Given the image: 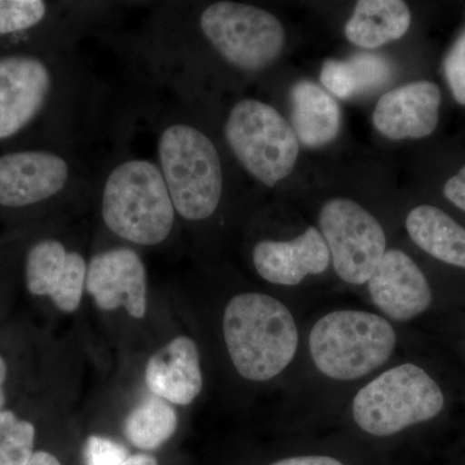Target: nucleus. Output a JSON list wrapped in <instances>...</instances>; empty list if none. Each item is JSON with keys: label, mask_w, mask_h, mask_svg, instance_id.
Segmentation results:
<instances>
[{"label": "nucleus", "mask_w": 465, "mask_h": 465, "mask_svg": "<svg viewBox=\"0 0 465 465\" xmlns=\"http://www.w3.org/2000/svg\"><path fill=\"white\" fill-rule=\"evenodd\" d=\"M223 330L232 365L247 381H271L292 362L298 351L292 313L265 293L234 296L226 305Z\"/></svg>", "instance_id": "1"}, {"label": "nucleus", "mask_w": 465, "mask_h": 465, "mask_svg": "<svg viewBox=\"0 0 465 465\" xmlns=\"http://www.w3.org/2000/svg\"><path fill=\"white\" fill-rule=\"evenodd\" d=\"M101 215L110 232L131 243L166 241L176 211L158 163L133 158L112 168L101 193Z\"/></svg>", "instance_id": "2"}, {"label": "nucleus", "mask_w": 465, "mask_h": 465, "mask_svg": "<svg viewBox=\"0 0 465 465\" xmlns=\"http://www.w3.org/2000/svg\"><path fill=\"white\" fill-rule=\"evenodd\" d=\"M157 154L176 215L188 222L213 216L224 191L222 159L213 140L194 125L173 122L159 134Z\"/></svg>", "instance_id": "3"}, {"label": "nucleus", "mask_w": 465, "mask_h": 465, "mask_svg": "<svg viewBox=\"0 0 465 465\" xmlns=\"http://www.w3.org/2000/svg\"><path fill=\"white\" fill-rule=\"evenodd\" d=\"M397 335L390 321L363 311H335L317 321L309 351L318 371L333 381H357L390 360Z\"/></svg>", "instance_id": "4"}, {"label": "nucleus", "mask_w": 465, "mask_h": 465, "mask_svg": "<svg viewBox=\"0 0 465 465\" xmlns=\"http://www.w3.org/2000/svg\"><path fill=\"white\" fill-rule=\"evenodd\" d=\"M445 396L421 367L403 363L366 384L353 400L351 414L363 432L390 437L436 418Z\"/></svg>", "instance_id": "5"}, {"label": "nucleus", "mask_w": 465, "mask_h": 465, "mask_svg": "<svg viewBox=\"0 0 465 465\" xmlns=\"http://www.w3.org/2000/svg\"><path fill=\"white\" fill-rule=\"evenodd\" d=\"M224 131L241 166L262 185L273 188L295 168L298 136L273 106L255 99L238 101L226 118Z\"/></svg>", "instance_id": "6"}, {"label": "nucleus", "mask_w": 465, "mask_h": 465, "mask_svg": "<svg viewBox=\"0 0 465 465\" xmlns=\"http://www.w3.org/2000/svg\"><path fill=\"white\" fill-rule=\"evenodd\" d=\"M200 29L229 65L259 72L273 64L286 45V30L271 12L235 2H216L203 9Z\"/></svg>", "instance_id": "7"}, {"label": "nucleus", "mask_w": 465, "mask_h": 465, "mask_svg": "<svg viewBox=\"0 0 465 465\" xmlns=\"http://www.w3.org/2000/svg\"><path fill=\"white\" fill-rule=\"evenodd\" d=\"M320 226L336 274L349 284L367 283L387 251L381 223L357 202L335 198L321 210Z\"/></svg>", "instance_id": "8"}, {"label": "nucleus", "mask_w": 465, "mask_h": 465, "mask_svg": "<svg viewBox=\"0 0 465 465\" xmlns=\"http://www.w3.org/2000/svg\"><path fill=\"white\" fill-rule=\"evenodd\" d=\"M72 167L61 155L43 150L0 157V206H33L60 194L72 180Z\"/></svg>", "instance_id": "9"}, {"label": "nucleus", "mask_w": 465, "mask_h": 465, "mask_svg": "<svg viewBox=\"0 0 465 465\" xmlns=\"http://www.w3.org/2000/svg\"><path fill=\"white\" fill-rule=\"evenodd\" d=\"M85 290L101 311L124 307L131 317L146 314V269L134 250L118 247L92 258Z\"/></svg>", "instance_id": "10"}, {"label": "nucleus", "mask_w": 465, "mask_h": 465, "mask_svg": "<svg viewBox=\"0 0 465 465\" xmlns=\"http://www.w3.org/2000/svg\"><path fill=\"white\" fill-rule=\"evenodd\" d=\"M442 90L436 82L419 79L388 91L376 104L372 122L391 140H420L439 128Z\"/></svg>", "instance_id": "11"}, {"label": "nucleus", "mask_w": 465, "mask_h": 465, "mask_svg": "<svg viewBox=\"0 0 465 465\" xmlns=\"http://www.w3.org/2000/svg\"><path fill=\"white\" fill-rule=\"evenodd\" d=\"M51 88L50 69L39 58H0V140L15 136L41 113Z\"/></svg>", "instance_id": "12"}, {"label": "nucleus", "mask_w": 465, "mask_h": 465, "mask_svg": "<svg viewBox=\"0 0 465 465\" xmlns=\"http://www.w3.org/2000/svg\"><path fill=\"white\" fill-rule=\"evenodd\" d=\"M367 287L376 307L397 322L414 320L432 304V289L424 272L401 250L385 251Z\"/></svg>", "instance_id": "13"}, {"label": "nucleus", "mask_w": 465, "mask_h": 465, "mask_svg": "<svg viewBox=\"0 0 465 465\" xmlns=\"http://www.w3.org/2000/svg\"><path fill=\"white\" fill-rule=\"evenodd\" d=\"M88 265L84 256L56 240L38 242L26 259L27 290L36 296H50L60 311L79 308L85 289Z\"/></svg>", "instance_id": "14"}, {"label": "nucleus", "mask_w": 465, "mask_h": 465, "mask_svg": "<svg viewBox=\"0 0 465 465\" xmlns=\"http://www.w3.org/2000/svg\"><path fill=\"white\" fill-rule=\"evenodd\" d=\"M329 247L314 226L292 241H262L253 247L252 262L266 282L296 286L308 275L321 274L329 268Z\"/></svg>", "instance_id": "15"}, {"label": "nucleus", "mask_w": 465, "mask_h": 465, "mask_svg": "<svg viewBox=\"0 0 465 465\" xmlns=\"http://www.w3.org/2000/svg\"><path fill=\"white\" fill-rule=\"evenodd\" d=\"M145 382L153 396L174 405H191L203 388L197 344L179 336L159 349L146 365Z\"/></svg>", "instance_id": "16"}, {"label": "nucleus", "mask_w": 465, "mask_h": 465, "mask_svg": "<svg viewBox=\"0 0 465 465\" xmlns=\"http://www.w3.org/2000/svg\"><path fill=\"white\" fill-rule=\"evenodd\" d=\"M406 231L425 253L465 271V225L445 208L433 203L418 204L406 217Z\"/></svg>", "instance_id": "17"}, {"label": "nucleus", "mask_w": 465, "mask_h": 465, "mask_svg": "<svg viewBox=\"0 0 465 465\" xmlns=\"http://www.w3.org/2000/svg\"><path fill=\"white\" fill-rule=\"evenodd\" d=\"M292 127L302 145L321 148L341 134V113L338 103L311 81H300L291 90Z\"/></svg>", "instance_id": "18"}, {"label": "nucleus", "mask_w": 465, "mask_h": 465, "mask_svg": "<svg viewBox=\"0 0 465 465\" xmlns=\"http://www.w3.org/2000/svg\"><path fill=\"white\" fill-rule=\"evenodd\" d=\"M412 15L401 0H360L345 25L349 42L374 50L399 41L409 32Z\"/></svg>", "instance_id": "19"}, {"label": "nucleus", "mask_w": 465, "mask_h": 465, "mask_svg": "<svg viewBox=\"0 0 465 465\" xmlns=\"http://www.w3.org/2000/svg\"><path fill=\"white\" fill-rule=\"evenodd\" d=\"M177 414L167 401L157 396L142 401L124 421L127 440L140 450H155L176 432Z\"/></svg>", "instance_id": "20"}, {"label": "nucleus", "mask_w": 465, "mask_h": 465, "mask_svg": "<svg viewBox=\"0 0 465 465\" xmlns=\"http://www.w3.org/2000/svg\"><path fill=\"white\" fill-rule=\"evenodd\" d=\"M35 428L12 411H0V465H27L34 455Z\"/></svg>", "instance_id": "21"}, {"label": "nucleus", "mask_w": 465, "mask_h": 465, "mask_svg": "<svg viewBox=\"0 0 465 465\" xmlns=\"http://www.w3.org/2000/svg\"><path fill=\"white\" fill-rule=\"evenodd\" d=\"M341 67L349 97L381 87L391 74L390 63L375 54H357L341 61Z\"/></svg>", "instance_id": "22"}, {"label": "nucleus", "mask_w": 465, "mask_h": 465, "mask_svg": "<svg viewBox=\"0 0 465 465\" xmlns=\"http://www.w3.org/2000/svg\"><path fill=\"white\" fill-rule=\"evenodd\" d=\"M45 15L47 5L41 0H0V35L32 29Z\"/></svg>", "instance_id": "23"}, {"label": "nucleus", "mask_w": 465, "mask_h": 465, "mask_svg": "<svg viewBox=\"0 0 465 465\" xmlns=\"http://www.w3.org/2000/svg\"><path fill=\"white\" fill-rule=\"evenodd\" d=\"M443 74L452 99L465 108V29L443 58Z\"/></svg>", "instance_id": "24"}, {"label": "nucleus", "mask_w": 465, "mask_h": 465, "mask_svg": "<svg viewBox=\"0 0 465 465\" xmlns=\"http://www.w3.org/2000/svg\"><path fill=\"white\" fill-rule=\"evenodd\" d=\"M130 452L121 443L106 437H88L84 446V465H122Z\"/></svg>", "instance_id": "25"}, {"label": "nucleus", "mask_w": 465, "mask_h": 465, "mask_svg": "<svg viewBox=\"0 0 465 465\" xmlns=\"http://www.w3.org/2000/svg\"><path fill=\"white\" fill-rule=\"evenodd\" d=\"M440 193L448 203L465 215V159L443 179Z\"/></svg>", "instance_id": "26"}, {"label": "nucleus", "mask_w": 465, "mask_h": 465, "mask_svg": "<svg viewBox=\"0 0 465 465\" xmlns=\"http://www.w3.org/2000/svg\"><path fill=\"white\" fill-rule=\"evenodd\" d=\"M271 465H344L338 459L323 457V455H304V457H292L275 461Z\"/></svg>", "instance_id": "27"}, {"label": "nucleus", "mask_w": 465, "mask_h": 465, "mask_svg": "<svg viewBox=\"0 0 465 465\" xmlns=\"http://www.w3.org/2000/svg\"><path fill=\"white\" fill-rule=\"evenodd\" d=\"M27 465H61L60 461L57 460L54 455L50 452L38 451L34 452L32 460Z\"/></svg>", "instance_id": "28"}, {"label": "nucleus", "mask_w": 465, "mask_h": 465, "mask_svg": "<svg viewBox=\"0 0 465 465\" xmlns=\"http://www.w3.org/2000/svg\"><path fill=\"white\" fill-rule=\"evenodd\" d=\"M122 465H158L157 459L148 454L130 455Z\"/></svg>", "instance_id": "29"}, {"label": "nucleus", "mask_w": 465, "mask_h": 465, "mask_svg": "<svg viewBox=\"0 0 465 465\" xmlns=\"http://www.w3.org/2000/svg\"><path fill=\"white\" fill-rule=\"evenodd\" d=\"M5 378H7V365H5V360L0 357V411L5 403V390H3V384H5Z\"/></svg>", "instance_id": "30"}]
</instances>
